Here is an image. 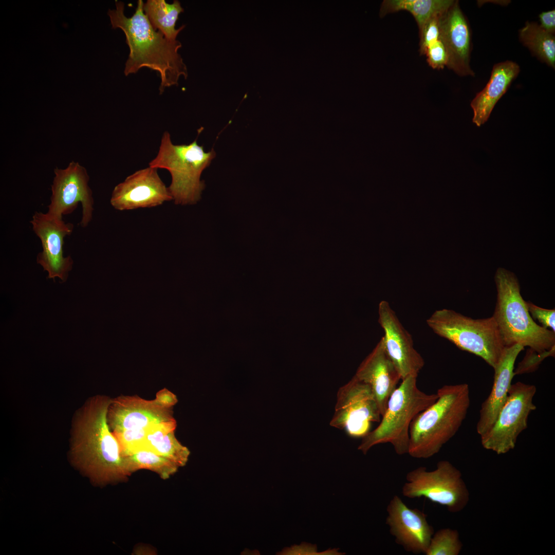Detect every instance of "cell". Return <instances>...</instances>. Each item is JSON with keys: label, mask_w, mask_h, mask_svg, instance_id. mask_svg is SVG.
I'll list each match as a JSON object with an SVG mask.
<instances>
[{"label": "cell", "mask_w": 555, "mask_h": 555, "mask_svg": "<svg viewBox=\"0 0 555 555\" xmlns=\"http://www.w3.org/2000/svg\"><path fill=\"white\" fill-rule=\"evenodd\" d=\"M115 4L116 9H109L107 14L112 28L124 32L130 49L124 75L135 73L143 67L156 71L160 77V94L166 87L177 86L181 76L186 79L187 68L178 52L181 43L167 39L154 29L144 12L143 1H138L135 13L129 17L124 14L123 2L116 1Z\"/></svg>", "instance_id": "obj_1"}, {"label": "cell", "mask_w": 555, "mask_h": 555, "mask_svg": "<svg viewBox=\"0 0 555 555\" xmlns=\"http://www.w3.org/2000/svg\"><path fill=\"white\" fill-rule=\"evenodd\" d=\"M112 399L92 398L77 424L72 451L76 461L96 483L126 480L131 475L118 441L107 422Z\"/></svg>", "instance_id": "obj_2"}, {"label": "cell", "mask_w": 555, "mask_h": 555, "mask_svg": "<svg viewBox=\"0 0 555 555\" xmlns=\"http://www.w3.org/2000/svg\"><path fill=\"white\" fill-rule=\"evenodd\" d=\"M436 400L418 414L409 430L408 454L429 458L437 454L457 433L470 405L467 383L445 385L438 389Z\"/></svg>", "instance_id": "obj_3"}, {"label": "cell", "mask_w": 555, "mask_h": 555, "mask_svg": "<svg viewBox=\"0 0 555 555\" xmlns=\"http://www.w3.org/2000/svg\"><path fill=\"white\" fill-rule=\"evenodd\" d=\"M494 279L497 301L492 316L505 347L519 344L542 353L554 347L555 332L537 324L532 318L516 275L498 268Z\"/></svg>", "instance_id": "obj_4"}, {"label": "cell", "mask_w": 555, "mask_h": 555, "mask_svg": "<svg viewBox=\"0 0 555 555\" xmlns=\"http://www.w3.org/2000/svg\"><path fill=\"white\" fill-rule=\"evenodd\" d=\"M417 377H406L393 392L379 424L362 438L358 449L364 454L373 446L385 443H391L398 455L408 454L413 419L438 397L436 394H428L420 390Z\"/></svg>", "instance_id": "obj_5"}, {"label": "cell", "mask_w": 555, "mask_h": 555, "mask_svg": "<svg viewBox=\"0 0 555 555\" xmlns=\"http://www.w3.org/2000/svg\"><path fill=\"white\" fill-rule=\"evenodd\" d=\"M216 156L214 150L206 152L197 139L189 144H174L169 133H163L158 152L150 167L167 170L171 176L169 190L176 205L196 203L205 188L201 180L203 171Z\"/></svg>", "instance_id": "obj_6"}, {"label": "cell", "mask_w": 555, "mask_h": 555, "mask_svg": "<svg viewBox=\"0 0 555 555\" xmlns=\"http://www.w3.org/2000/svg\"><path fill=\"white\" fill-rule=\"evenodd\" d=\"M434 333L461 350L483 359L494 368L505 346L493 316L474 319L452 309L436 310L427 320Z\"/></svg>", "instance_id": "obj_7"}, {"label": "cell", "mask_w": 555, "mask_h": 555, "mask_svg": "<svg viewBox=\"0 0 555 555\" xmlns=\"http://www.w3.org/2000/svg\"><path fill=\"white\" fill-rule=\"evenodd\" d=\"M402 488L405 497H425L456 513L462 510L469 501V492L460 471L448 460H441L433 471L419 467L406 475Z\"/></svg>", "instance_id": "obj_8"}, {"label": "cell", "mask_w": 555, "mask_h": 555, "mask_svg": "<svg viewBox=\"0 0 555 555\" xmlns=\"http://www.w3.org/2000/svg\"><path fill=\"white\" fill-rule=\"evenodd\" d=\"M534 385L517 382L512 384L507 398L490 429L480 436L484 448L497 454L513 449L519 435L528 425L531 412L536 409L533 399Z\"/></svg>", "instance_id": "obj_9"}, {"label": "cell", "mask_w": 555, "mask_h": 555, "mask_svg": "<svg viewBox=\"0 0 555 555\" xmlns=\"http://www.w3.org/2000/svg\"><path fill=\"white\" fill-rule=\"evenodd\" d=\"M381 415L370 387L355 376L337 393L335 412L330 422L352 438H363Z\"/></svg>", "instance_id": "obj_10"}, {"label": "cell", "mask_w": 555, "mask_h": 555, "mask_svg": "<svg viewBox=\"0 0 555 555\" xmlns=\"http://www.w3.org/2000/svg\"><path fill=\"white\" fill-rule=\"evenodd\" d=\"M54 174L47 213L62 219L63 215L72 213L81 202L82 216L80 226L87 227L92 217L94 199L86 169L79 162L72 161L64 169L55 168Z\"/></svg>", "instance_id": "obj_11"}, {"label": "cell", "mask_w": 555, "mask_h": 555, "mask_svg": "<svg viewBox=\"0 0 555 555\" xmlns=\"http://www.w3.org/2000/svg\"><path fill=\"white\" fill-rule=\"evenodd\" d=\"M30 223L42 244V251L37 255V263L48 272V279L58 278L65 282L73 262L70 256L63 255L64 239L71 234L73 225L40 212L34 213Z\"/></svg>", "instance_id": "obj_12"}, {"label": "cell", "mask_w": 555, "mask_h": 555, "mask_svg": "<svg viewBox=\"0 0 555 555\" xmlns=\"http://www.w3.org/2000/svg\"><path fill=\"white\" fill-rule=\"evenodd\" d=\"M172 200L157 169L149 166L136 171L116 186L110 202L116 210L124 211L154 207Z\"/></svg>", "instance_id": "obj_13"}, {"label": "cell", "mask_w": 555, "mask_h": 555, "mask_svg": "<svg viewBox=\"0 0 555 555\" xmlns=\"http://www.w3.org/2000/svg\"><path fill=\"white\" fill-rule=\"evenodd\" d=\"M378 315L379 324L384 332L382 338L385 349L398 370L401 380L410 375L417 376L424 361L414 348L411 335L387 301L380 302Z\"/></svg>", "instance_id": "obj_14"}, {"label": "cell", "mask_w": 555, "mask_h": 555, "mask_svg": "<svg viewBox=\"0 0 555 555\" xmlns=\"http://www.w3.org/2000/svg\"><path fill=\"white\" fill-rule=\"evenodd\" d=\"M386 523L397 544L408 552L425 553L434 534L427 515L417 508L409 507L398 495H394L387 508Z\"/></svg>", "instance_id": "obj_15"}, {"label": "cell", "mask_w": 555, "mask_h": 555, "mask_svg": "<svg viewBox=\"0 0 555 555\" xmlns=\"http://www.w3.org/2000/svg\"><path fill=\"white\" fill-rule=\"evenodd\" d=\"M173 409L137 395L120 396L112 399L107 422L113 433L143 429L151 425L175 420Z\"/></svg>", "instance_id": "obj_16"}, {"label": "cell", "mask_w": 555, "mask_h": 555, "mask_svg": "<svg viewBox=\"0 0 555 555\" xmlns=\"http://www.w3.org/2000/svg\"><path fill=\"white\" fill-rule=\"evenodd\" d=\"M439 40L448 55L447 67L459 76H474L470 66L471 32L458 1L439 18Z\"/></svg>", "instance_id": "obj_17"}, {"label": "cell", "mask_w": 555, "mask_h": 555, "mask_svg": "<svg viewBox=\"0 0 555 555\" xmlns=\"http://www.w3.org/2000/svg\"><path fill=\"white\" fill-rule=\"evenodd\" d=\"M354 376L370 387L382 416L391 395L401 380L398 370L385 349L382 337L361 363Z\"/></svg>", "instance_id": "obj_18"}, {"label": "cell", "mask_w": 555, "mask_h": 555, "mask_svg": "<svg viewBox=\"0 0 555 555\" xmlns=\"http://www.w3.org/2000/svg\"><path fill=\"white\" fill-rule=\"evenodd\" d=\"M524 347L516 344L506 347L494 370L491 391L483 402L479 411L476 431L480 436L486 433L494 422L508 395L514 374L515 361Z\"/></svg>", "instance_id": "obj_19"}, {"label": "cell", "mask_w": 555, "mask_h": 555, "mask_svg": "<svg viewBox=\"0 0 555 555\" xmlns=\"http://www.w3.org/2000/svg\"><path fill=\"white\" fill-rule=\"evenodd\" d=\"M520 71L519 65L511 61L493 66L488 82L471 102L473 111L472 121L477 126L488 120L495 105L505 94Z\"/></svg>", "instance_id": "obj_20"}, {"label": "cell", "mask_w": 555, "mask_h": 555, "mask_svg": "<svg viewBox=\"0 0 555 555\" xmlns=\"http://www.w3.org/2000/svg\"><path fill=\"white\" fill-rule=\"evenodd\" d=\"M176 420L153 424L145 437L143 447L172 461L179 467L187 464L190 452L177 439Z\"/></svg>", "instance_id": "obj_21"}, {"label": "cell", "mask_w": 555, "mask_h": 555, "mask_svg": "<svg viewBox=\"0 0 555 555\" xmlns=\"http://www.w3.org/2000/svg\"><path fill=\"white\" fill-rule=\"evenodd\" d=\"M454 0H384L380 7L379 15L404 10L414 16L420 31L425 23L434 16L445 12Z\"/></svg>", "instance_id": "obj_22"}, {"label": "cell", "mask_w": 555, "mask_h": 555, "mask_svg": "<svg viewBox=\"0 0 555 555\" xmlns=\"http://www.w3.org/2000/svg\"><path fill=\"white\" fill-rule=\"evenodd\" d=\"M143 9L154 29L162 32L167 39L177 40L178 34L185 27L182 25L175 28L179 15L184 11L178 1L169 4L164 0H147Z\"/></svg>", "instance_id": "obj_23"}, {"label": "cell", "mask_w": 555, "mask_h": 555, "mask_svg": "<svg viewBox=\"0 0 555 555\" xmlns=\"http://www.w3.org/2000/svg\"><path fill=\"white\" fill-rule=\"evenodd\" d=\"M519 38L539 60L553 69L555 67V36L535 22H527L519 30Z\"/></svg>", "instance_id": "obj_24"}, {"label": "cell", "mask_w": 555, "mask_h": 555, "mask_svg": "<svg viewBox=\"0 0 555 555\" xmlns=\"http://www.w3.org/2000/svg\"><path fill=\"white\" fill-rule=\"evenodd\" d=\"M131 474L140 469H146L157 473L163 479H168L176 473L178 466L151 450L142 447L125 456Z\"/></svg>", "instance_id": "obj_25"}, {"label": "cell", "mask_w": 555, "mask_h": 555, "mask_svg": "<svg viewBox=\"0 0 555 555\" xmlns=\"http://www.w3.org/2000/svg\"><path fill=\"white\" fill-rule=\"evenodd\" d=\"M462 544L457 530L442 528L434 533L425 555H458Z\"/></svg>", "instance_id": "obj_26"}, {"label": "cell", "mask_w": 555, "mask_h": 555, "mask_svg": "<svg viewBox=\"0 0 555 555\" xmlns=\"http://www.w3.org/2000/svg\"><path fill=\"white\" fill-rule=\"evenodd\" d=\"M554 351L555 346L550 350L542 353L529 348L523 359L518 364L515 371H514V376L534 372L546 358L554 357Z\"/></svg>", "instance_id": "obj_27"}, {"label": "cell", "mask_w": 555, "mask_h": 555, "mask_svg": "<svg viewBox=\"0 0 555 555\" xmlns=\"http://www.w3.org/2000/svg\"><path fill=\"white\" fill-rule=\"evenodd\" d=\"M442 14L431 18L419 31V51L421 55L425 54L430 45L439 39V18Z\"/></svg>", "instance_id": "obj_28"}, {"label": "cell", "mask_w": 555, "mask_h": 555, "mask_svg": "<svg viewBox=\"0 0 555 555\" xmlns=\"http://www.w3.org/2000/svg\"><path fill=\"white\" fill-rule=\"evenodd\" d=\"M428 64L433 69H441L448 64V55L445 47L439 39L430 45L425 54Z\"/></svg>", "instance_id": "obj_29"}, {"label": "cell", "mask_w": 555, "mask_h": 555, "mask_svg": "<svg viewBox=\"0 0 555 555\" xmlns=\"http://www.w3.org/2000/svg\"><path fill=\"white\" fill-rule=\"evenodd\" d=\"M528 310L532 318L537 320L541 326L550 328L555 332V309H548L539 307L531 302H526Z\"/></svg>", "instance_id": "obj_30"}, {"label": "cell", "mask_w": 555, "mask_h": 555, "mask_svg": "<svg viewBox=\"0 0 555 555\" xmlns=\"http://www.w3.org/2000/svg\"><path fill=\"white\" fill-rule=\"evenodd\" d=\"M154 399L160 405L168 409H173L178 402L176 395L165 387L157 392Z\"/></svg>", "instance_id": "obj_31"}, {"label": "cell", "mask_w": 555, "mask_h": 555, "mask_svg": "<svg viewBox=\"0 0 555 555\" xmlns=\"http://www.w3.org/2000/svg\"><path fill=\"white\" fill-rule=\"evenodd\" d=\"M541 27L546 32L554 34L555 33V10H551L542 12L539 15Z\"/></svg>", "instance_id": "obj_32"}]
</instances>
